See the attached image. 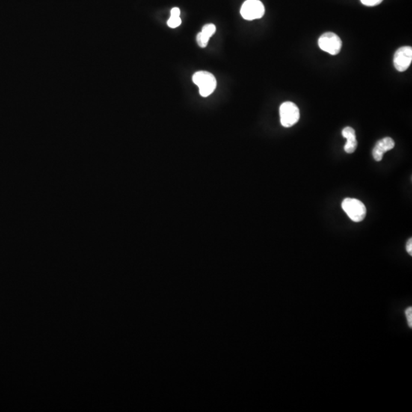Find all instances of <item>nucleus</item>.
I'll use <instances>...</instances> for the list:
<instances>
[{"mask_svg": "<svg viewBox=\"0 0 412 412\" xmlns=\"http://www.w3.org/2000/svg\"><path fill=\"white\" fill-rule=\"evenodd\" d=\"M193 81L199 87V93L202 97L210 96L216 88V79L209 72H196L193 75Z\"/></svg>", "mask_w": 412, "mask_h": 412, "instance_id": "nucleus-1", "label": "nucleus"}, {"mask_svg": "<svg viewBox=\"0 0 412 412\" xmlns=\"http://www.w3.org/2000/svg\"><path fill=\"white\" fill-rule=\"evenodd\" d=\"M342 209L352 221L360 222L366 215V208L361 201L352 198H346L343 201Z\"/></svg>", "mask_w": 412, "mask_h": 412, "instance_id": "nucleus-2", "label": "nucleus"}, {"mask_svg": "<svg viewBox=\"0 0 412 412\" xmlns=\"http://www.w3.org/2000/svg\"><path fill=\"white\" fill-rule=\"evenodd\" d=\"M280 122L285 128H290L300 119L299 108L292 102H285L280 105Z\"/></svg>", "mask_w": 412, "mask_h": 412, "instance_id": "nucleus-3", "label": "nucleus"}, {"mask_svg": "<svg viewBox=\"0 0 412 412\" xmlns=\"http://www.w3.org/2000/svg\"><path fill=\"white\" fill-rule=\"evenodd\" d=\"M318 46L322 51L336 55L342 48V41L338 34L333 32H326L320 37Z\"/></svg>", "mask_w": 412, "mask_h": 412, "instance_id": "nucleus-4", "label": "nucleus"}, {"mask_svg": "<svg viewBox=\"0 0 412 412\" xmlns=\"http://www.w3.org/2000/svg\"><path fill=\"white\" fill-rule=\"evenodd\" d=\"M265 13L264 4L259 0H247L241 9V14L246 20L260 19Z\"/></svg>", "mask_w": 412, "mask_h": 412, "instance_id": "nucleus-5", "label": "nucleus"}, {"mask_svg": "<svg viewBox=\"0 0 412 412\" xmlns=\"http://www.w3.org/2000/svg\"><path fill=\"white\" fill-rule=\"evenodd\" d=\"M412 61V48L403 46L398 48L394 55V66L398 71L404 72L410 66Z\"/></svg>", "mask_w": 412, "mask_h": 412, "instance_id": "nucleus-6", "label": "nucleus"}, {"mask_svg": "<svg viewBox=\"0 0 412 412\" xmlns=\"http://www.w3.org/2000/svg\"><path fill=\"white\" fill-rule=\"evenodd\" d=\"M395 147V141L391 137H384L383 139L377 141L372 150V156L376 161H381L383 160V155L386 152L392 150Z\"/></svg>", "mask_w": 412, "mask_h": 412, "instance_id": "nucleus-7", "label": "nucleus"}, {"mask_svg": "<svg viewBox=\"0 0 412 412\" xmlns=\"http://www.w3.org/2000/svg\"><path fill=\"white\" fill-rule=\"evenodd\" d=\"M342 134L347 139V142L345 146V152L348 154L354 153L357 147L355 130L351 128V127H346L343 130Z\"/></svg>", "mask_w": 412, "mask_h": 412, "instance_id": "nucleus-8", "label": "nucleus"}, {"mask_svg": "<svg viewBox=\"0 0 412 412\" xmlns=\"http://www.w3.org/2000/svg\"><path fill=\"white\" fill-rule=\"evenodd\" d=\"M215 31H216V28H215V25H213V24H208V25H205V26L202 28L201 32H202L204 35L210 39V38L215 34Z\"/></svg>", "mask_w": 412, "mask_h": 412, "instance_id": "nucleus-9", "label": "nucleus"}, {"mask_svg": "<svg viewBox=\"0 0 412 412\" xmlns=\"http://www.w3.org/2000/svg\"><path fill=\"white\" fill-rule=\"evenodd\" d=\"M181 23H182V20L179 16H170V19L167 21V25L172 28H177L181 25Z\"/></svg>", "mask_w": 412, "mask_h": 412, "instance_id": "nucleus-10", "label": "nucleus"}, {"mask_svg": "<svg viewBox=\"0 0 412 412\" xmlns=\"http://www.w3.org/2000/svg\"><path fill=\"white\" fill-rule=\"evenodd\" d=\"M209 38L206 37V36L204 35L202 32L199 33L197 34V37H196V41H197L198 45L200 48H205V47L207 46L208 43H209Z\"/></svg>", "mask_w": 412, "mask_h": 412, "instance_id": "nucleus-11", "label": "nucleus"}, {"mask_svg": "<svg viewBox=\"0 0 412 412\" xmlns=\"http://www.w3.org/2000/svg\"><path fill=\"white\" fill-rule=\"evenodd\" d=\"M360 1L363 5L367 6V7H375V6L381 4L383 0H360Z\"/></svg>", "mask_w": 412, "mask_h": 412, "instance_id": "nucleus-12", "label": "nucleus"}, {"mask_svg": "<svg viewBox=\"0 0 412 412\" xmlns=\"http://www.w3.org/2000/svg\"><path fill=\"white\" fill-rule=\"evenodd\" d=\"M404 315H405L406 318H407V324L408 327H412V308L408 307L404 311Z\"/></svg>", "mask_w": 412, "mask_h": 412, "instance_id": "nucleus-13", "label": "nucleus"}, {"mask_svg": "<svg viewBox=\"0 0 412 412\" xmlns=\"http://www.w3.org/2000/svg\"><path fill=\"white\" fill-rule=\"evenodd\" d=\"M406 250H407V253L412 256V239L410 238V239L407 241V244H406Z\"/></svg>", "mask_w": 412, "mask_h": 412, "instance_id": "nucleus-14", "label": "nucleus"}, {"mask_svg": "<svg viewBox=\"0 0 412 412\" xmlns=\"http://www.w3.org/2000/svg\"><path fill=\"white\" fill-rule=\"evenodd\" d=\"M170 14L172 16H180V10L179 8H173L170 12Z\"/></svg>", "mask_w": 412, "mask_h": 412, "instance_id": "nucleus-15", "label": "nucleus"}]
</instances>
